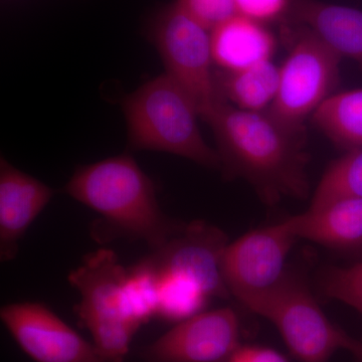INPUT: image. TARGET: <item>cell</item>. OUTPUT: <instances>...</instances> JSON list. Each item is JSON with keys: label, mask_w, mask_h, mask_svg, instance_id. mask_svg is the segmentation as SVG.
Returning <instances> with one entry per match:
<instances>
[{"label": "cell", "mask_w": 362, "mask_h": 362, "mask_svg": "<svg viewBox=\"0 0 362 362\" xmlns=\"http://www.w3.org/2000/svg\"><path fill=\"white\" fill-rule=\"evenodd\" d=\"M226 177L244 178L268 206L309 195L304 129H293L269 111H246L221 101L206 119Z\"/></svg>", "instance_id": "cell-1"}, {"label": "cell", "mask_w": 362, "mask_h": 362, "mask_svg": "<svg viewBox=\"0 0 362 362\" xmlns=\"http://www.w3.org/2000/svg\"><path fill=\"white\" fill-rule=\"evenodd\" d=\"M71 199L97 211L103 220L94 235L141 240L152 251L160 249L185 223L169 218L157 201L156 185L129 154L80 166L66 183Z\"/></svg>", "instance_id": "cell-2"}, {"label": "cell", "mask_w": 362, "mask_h": 362, "mask_svg": "<svg viewBox=\"0 0 362 362\" xmlns=\"http://www.w3.org/2000/svg\"><path fill=\"white\" fill-rule=\"evenodd\" d=\"M128 148L175 154L209 168H221L218 151L204 141L192 98L170 76L151 78L124 98Z\"/></svg>", "instance_id": "cell-3"}, {"label": "cell", "mask_w": 362, "mask_h": 362, "mask_svg": "<svg viewBox=\"0 0 362 362\" xmlns=\"http://www.w3.org/2000/svg\"><path fill=\"white\" fill-rule=\"evenodd\" d=\"M127 268L112 250L101 249L83 259L71 272L69 283L81 295L75 313L89 331L104 362H124L135 333L141 326L128 315L123 286Z\"/></svg>", "instance_id": "cell-4"}, {"label": "cell", "mask_w": 362, "mask_h": 362, "mask_svg": "<svg viewBox=\"0 0 362 362\" xmlns=\"http://www.w3.org/2000/svg\"><path fill=\"white\" fill-rule=\"evenodd\" d=\"M285 30L290 49L279 66L277 96L268 111L288 127L304 129L307 119L334 94L342 58L306 26Z\"/></svg>", "instance_id": "cell-5"}, {"label": "cell", "mask_w": 362, "mask_h": 362, "mask_svg": "<svg viewBox=\"0 0 362 362\" xmlns=\"http://www.w3.org/2000/svg\"><path fill=\"white\" fill-rule=\"evenodd\" d=\"M245 307L273 323L300 362H329L344 349L347 333L331 322L308 285L295 274L287 272L273 289Z\"/></svg>", "instance_id": "cell-6"}, {"label": "cell", "mask_w": 362, "mask_h": 362, "mask_svg": "<svg viewBox=\"0 0 362 362\" xmlns=\"http://www.w3.org/2000/svg\"><path fill=\"white\" fill-rule=\"evenodd\" d=\"M151 39L165 73L194 100L206 121L223 98L214 80L211 32L199 25L177 1L165 7L151 28Z\"/></svg>", "instance_id": "cell-7"}, {"label": "cell", "mask_w": 362, "mask_h": 362, "mask_svg": "<svg viewBox=\"0 0 362 362\" xmlns=\"http://www.w3.org/2000/svg\"><path fill=\"white\" fill-rule=\"evenodd\" d=\"M297 240L283 221L230 243L221 272L230 296L245 306L273 289L287 273L286 259Z\"/></svg>", "instance_id": "cell-8"}, {"label": "cell", "mask_w": 362, "mask_h": 362, "mask_svg": "<svg viewBox=\"0 0 362 362\" xmlns=\"http://www.w3.org/2000/svg\"><path fill=\"white\" fill-rule=\"evenodd\" d=\"M245 329L230 307L176 323L140 351L143 362H223L244 344Z\"/></svg>", "instance_id": "cell-9"}, {"label": "cell", "mask_w": 362, "mask_h": 362, "mask_svg": "<svg viewBox=\"0 0 362 362\" xmlns=\"http://www.w3.org/2000/svg\"><path fill=\"white\" fill-rule=\"evenodd\" d=\"M228 242L218 226L204 221L185 223L160 249L140 259L156 275L177 274L197 283L209 298L228 299L221 263Z\"/></svg>", "instance_id": "cell-10"}, {"label": "cell", "mask_w": 362, "mask_h": 362, "mask_svg": "<svg viewBox=\"0 0 362 362\" xmlns=\"http://www.w3.org/2000/svg\"><path fill=\"white\" fill-rule=\"evenodd\" d=\"M0 318L18 346L35 362H104L94 344L39 302L4 305Z\"/></svg>", "instance_id": "cell-11"}, {"label": "cell", "mask_w": 362, "mask_h": 362, "mask_svg": "<svg viewBox=\"0 0 362 362\" xmlns=\"http://www.w3.org/2000/svg\"><path fill=\"white\" fill-rule=\"evenodd\" d=\"M54 192L37 178L0 160V259L11 261L35 218L51 202Z\"/></svg>", "instance_id": "cell-12"}, {"label": "cell", "mask_w": 362, "mask_h": 362, "mask_svg": "<svg viewBox=\"0 0 362 362\" xmlns=\"http://www.w3.org/2000/svg\"><path fill=\"white\" fill-rule=\"evenodd\" d=\"M298 240L343 252H362V199L343 197L286 218Z\"/></svg>", "instance_id": "cell-13"}, {"label": "cell", "mask_w": 362, "mask_h": 362, "mask_svg": "<svg viewBox=\"0 0 362 362\" xmlns=\"http://www.w3.org/2000/svg\"><path fill=\"white\" fill-rule=\"evenodd\" d=\"M293 18L308 28L341 58L362 68V11L318 0L292 1Z\"/></svg>", "instance_id": "cell-14"}, {"label": "cell", "mask_w": 362, "mask_h": 362, "mask_svg": "<svg viewBox=\"0 0 362 362\" xmlns=\"http://www.w3.org/2000/svg\"><path fill=\"white\" fill-rule=\"evenodd\" d=\"M214 65L221 71H239L273 58L277 47L267 25L235 14L211 32Z\"/></svg>", "instance_id": "cell-15"}, {"label": "cell", "mask_w": 362, "mask_h": 362, "mask_svg": "<svg viewBox=\"0 0 362 362\" xmlns=\"http://www.w3.org/2000/svg\"><path fill=\"white\" fill-rule=\"evenodd\" d=\"M279 66L272 59L239 71L214 73L218 93L228 103L246 111H268L279 88Z\"/></svg>", "instance_id": "cell-16"}, {"label": "cell", "mask_w": 362, "mask_h": 362, "mask_svg": "<svg viewBox=\"0 0 362 362\" xmlns=\"http://www.w3.org/2000/svg\"><path fill=\"white\" fill-rule=\"evenodd\" d=\"M312 122L337 147L362 148V88L328 97L311 116Z\"/></svg>", "instance_id": "cell-17"}, {"label": "cell", "mask_w": 362, "mask_h": 362, "mask_svg": "<svg viewBox=\"0 0 362 362\" xmlns=\"http://www.w3.org/2000/svg\"><path fill=\"white\" fill-rule=\"evenodd\" d=\"M343 197L362 199V148L349 150L329 166L317 185L309 209Z\"/></svg>", "instance_id": "cell-18"}, {"label": "cell", "mask_w": 362, "mask_h": 362, "mask_svg": "<svg viewBox=\"0 0 362 362\" xmlns=\"http://www.w3.org/2000/svg\"><path fill=\"white\" fill-rule=\"evenodd\" d=\"M158 279L157 317L169 322H181L204 310L211 299L197 283L177 274H161Z\"/></svg>", "instance_id": "cell-19"}, {"label": "cell", "mask_w": 362, "mask_h": 362, "mask_svg": "<svg viewBox=\"0 0 362 362\" xmlns=\"http://www.w3.org/2000/svg\"><path fill=\"white\" fill-rule=\"evenodd\" d=\"M128 315L138 325L148 323L158 311V279L147 267L136 263L127 268L123 286Z\"/></svg>", "instance_id": "cell-20"}, {"label": "cell", "mask_w": 362, "mask_h": 362, "mask_svg": "<svg viewBox=\"0 0 362 362\" xmlns=\"http://www.w3.org/2000/svg\"><path fill=\"white\" fill-rule=\"evenodd\" d=\"M320 289L362 314V259L350 267L326 268L320 275Z\"/></svg>", "instance_id": "cell-21"}, {"label": "cell", "mask_w": 362, "mask_h": 362, "mask_svg": "<svg viewBox=\"0 0 362 362\" xmlns=\"http://www.w3.org/2000/svg\"><path fill=\"white\" fill-rule=\"evenodd\" d=\"M199 25L211 32L238 14L235 0H176Z\"/></svg>", "instance_id": "cell-22"}, {"label": "cell", "mask_w": 362, "mask_h": 362, "mask_svg": "<svg viewBox=\"0 0 362 362\" xmlns=\"http://www.w3.org/2000/svg\"><path fill=\"white\" fill-rule=\"evenodd\" d=\"M240 16L268 25L290 13L292 0H235Z\"/></svg>", "instance_id": "cell-23"}, {"label": "cell", "mask_w": 362, "mask_h": 362, "mask_svg": "<svg viewBox=\"0 0 362 362\" xmlns=\"http://www.w3.org/2000/svg\"><path fill=\"white\" fill-rule=\"evenodd\" d=\"M223 362H289L282 354L270 347L257 344L240 345Z\"/></svg>", "instance_id": "cell-24"}, {"label": "cell", "mask_w": 362, "mask_h": 362, "mask_svg": "<svg viewBox=\"0 0 362 362\" xmlns=\"http://www.w3.org/2000/svg\"><path fill=\"white\" fill-rule=\"evenodd\" d=\"M343 349L350 352L356 362H362V340L356 339L347 334Z\"/></svg>", "instance_id": "cell-25"}, {"label": "cell", "mask_w": 362, "mask_h": 362, "mask_svg": "<svg viewBox=\"0 0 362 362\" xmlns=\"http://www.w3.org/2000/svg\"><path fill=\"white\" fill-rule=\"evenodd\" d=\"M361 340H362V338H361Z\"/></svg>", "instance_id": "cell-26"}]
</instances>
